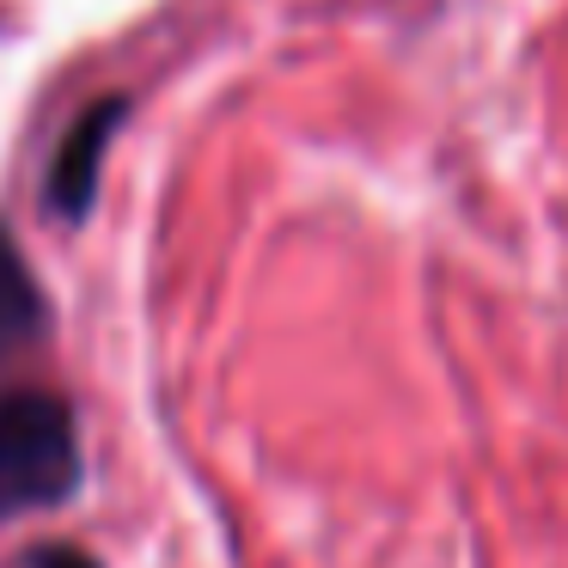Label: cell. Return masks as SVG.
Returning <instances> with one entry per match:
<instances>
[{
    "label": "cell",
    "mask_w": 568,
    "mask_h": 568,
    "mask_svg": "<svg viewBox=\"0 0 568 568\" xmlns=\"http://www.w3.org/2000/svg\"><path fill=\"white\" fill-rule=\"evenodd\" d=\"M38 568H99V562H92L87 550H68V544H55V550L38 556Z\"/></svg>",
    "instance_id": "4"
},
{
    "label": "cell",
    "mask_w": 568,
    "mask_h": 568,
    "mask_svg": "<svg viewBox=\"0 0 568 568\" xmlns=\"http://www.w3.org/2000/svg\"><path fill=\"white\" fill-rule=\"evenodd\" d=\"M123 111H129V99H99L74 129H68L62 153H55V165H50V184H43V209H50L55 221H87L92 190H99L104 141L123 129Z\"/></svg>",
    "instance_id": "2"
},
{
    "label": "cell",
    "mask_w": 568,
    "mask_h": 568,
    "mask_svg": "<svg viewBox=\"0 0 568 568\" xmlns=\"http://www.w3.org/2000/svg\"><path fill=\"white\" fill-rule=\"evenodd\" d=\"M80 422L55 392L0 397V526L50 514L80 489Z\"/></svg>",
    "instance_id": "1"
},
{
    "label": "cell",
    "mask_w": 568,
    "mask_h": 568,
    "mask_svg": "<svg viewBox=\"0 0 568 568\" xmlns=\"http://www.w3.org/2000/svg\"><path fill=\"white\" fill-rule=\"evenodd\" d=\"M43 331V294L31 282V270L19 263V251L0 239V343H26Z\"/></svg>",
    "instance_id": "3"
}]
</instances>
